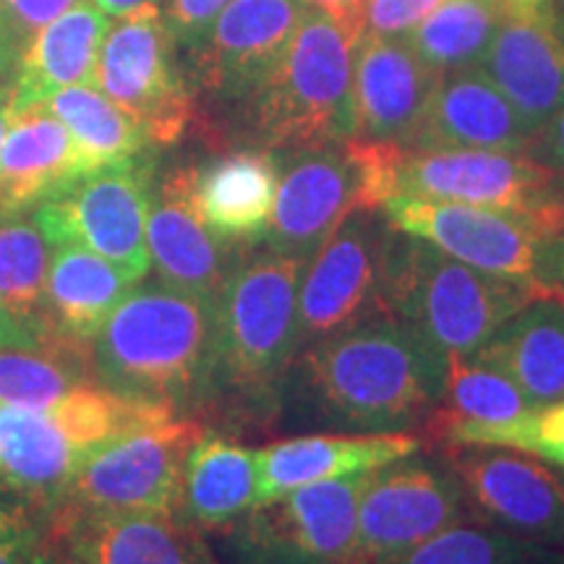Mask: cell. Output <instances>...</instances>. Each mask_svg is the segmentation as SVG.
Segmentation results:
<instances>
[{
  "label": "cell",
  "instance_id": "obj_10",
  "mask_svg": "<svg viewBox=\"0 0 564 564\" xmlns=\"http://www.w3.org/2000/svg\"><path fill=\"white\" fill-rule=\"evenodd\" d=\"M150 199L152 167L137 158L79 175L34 204L32 217L51 246H84L141 280L150 272Z\"/></svg>",
  "mask_w": 564,
  "mask_h": 564
},
{
  "label": "cell",
  "instance_id": "obj_38",
  "mask_svg": "<svg viewBox=\"0 0 564 564\" xmlns=\"http://www.w3.org/2000/svg\"><path fill=\"white\" fill-rule=\"evenodd\" d=\"M230 0H162V19L173 34L175 47L194 53L209 32L212 21Z\"/></svg>",
  "mask_w": 564,
  "mask_h": 564
},
{
  "label": "cell",
  "instance_id": "obj_20",
  "mask_svg": "<svg viewBox=\"0 0 564 564\" xmlns=\"http://www.w3.org/2000/svg\"><path fill=\"white\" fill-rule=\"evenodd\" d=\"M436 79L403 37L364 32L352 45V139L411 144Z\"/></svg>",
  "mask_w": 564,
  "mask_h": 564
},
{
  "label": "cell",
  "instance_id": "obj_25",
  "mask_svg": "<svg viewBox=\"0 0 564 564\" xmlns=\"http://www.w3.org/2000/svg\"><path fill=\"white\" fill-rule=\"evenodd\" d=\"M89 171L66 126L45 105L11 112L0 147V207L30 209Z\"/></svg>",
  "mask_w": 564,
  "mask_h": 564
},
{
  "label": "cell",
  "instance_id": "obj_17",
  "mask_svg": "<svg viewBox=\"0 0 564 564\" xmlns=\"http://www.w3.org/2000/svg\"><path fill=\"white\" fill-rule=\"evenodd\" d=\"M301 17V0H230L192 53L202 89L225 102H249L285 53Z\"/></svg>",
  "mask_w": 564,
  "mask_h": 564
},
{
  "label": "cell",
  "instance_id": "obj_7",
  "mask_svg": "<svg viewBox=\"0 0 564 564\" xmlns=\"http://www.w3.org/2000/svg\"><path fill=\"white\" fill-rule=\"evenodd\" d=\"M369 476L303 486L251 507L215 531L225 564H350Z\"/></svg>",
  "mask_w": 564,
  "mask_h": 564
},
{
  "label": "cell",
  "instance_id": "obj_44",
  "mask_svg": "<svg viewBox=\"0 0 564 564\" xmlns=\"http://www.w3.org/2000/svg\"><path fill=\"white\" fill-rule=\"evenodd\" d=\"M21 51L0 26V108H9L13 87H17Z\"/></svg>",
  "mask_w": 564,
  "mask_h": 564
},
{
  "label": "cell",
  "instance_id": "obj_9",
  "mask_svg": "<svg viewBox=\"0 0 564 564\" xmlns=\"http://www.w3.org/2000/svg\"><path fill=\"white\" fill-rule=\"evenodd\" d=\"M95 87L129 112L150 144H175L194 121V95L175 63L160 6L110 21L97 53Z\"/></svg>",
  "mask_w": 564,
  "mask_h": 564
},
{
  "label": "cell",
  "instance_id": "obj_29",
  "mask_svg": "<svg viewBox=\"0 0 564 564\" xmlns=\"http://www.w3.org/2000/svg\"><path fill=\"white\" fill-rule=\"evenodd\" d=\"M108 24L110 19L91 0H82L42 26L21 51L9 110L34 108L74 84H95L97 53Z\"/></svg>",
  "mask_w": 564,
  "mask_h": 564
},
{
  "label": "cell",
  "instance_id": "obj_40",
  "mask_svg": "<svg viewBox=\"0 0 564 564\" xmlns=\"http://www.w3.org/2000/svg\"><path fill=\"white\" fill-rule=\"evenodd\" d=\"M82 0H3L0 11V26L13 40L19 51H24L26 42L37 34L42 26L51 24L61 13L79 6Z\"/></svg>",
  "mask_w": 564,
  "mask_h": 564
},
{
  "label": "cell",
  "instance_id": "obj_27",
  "mask_svg": "<svg viewBox=\"0 0 564 564\" xmlns=\"http://www.w3.org/2000/svg\"><path fill=\"white\" fill-rule=\"evenodd\" d=\"M533 405L505 373L476 364L474 358H449L440 405L423 429L440 447H491L502 429L528 419Z\"/></svg>",
  "mask_w": 564,
  "mask_h": 564
},
{
  "label": "cell",
  "instance_id": "obj_54",
  "mask_svg": "<svg viewBox=\"0 0 564 564\" xmlns=\"http://www.w3.org/2000/svg\"><path fill=\"white\" fill-rule=\"evenodd\" d=\"M361 3H364V0H361Z\"/></svg>",
  "mask_w": 564,
  "mask_h": 564
},
{
  "label": "cell",
  "instance_id": "obj_19",
  "mask_svg": "<svg viewBox=\"0 0 564 564\" xmlns=\"http://www.w3.org/2000/svg\"><path fill=\"white\" fill-rule=\"evenodd\" d=\"M481 68L528 123L564 110V19L554 6L507 3Z\"/></svg>",
  "mask_w": 564,
  "mask_h": 564
},
{
  "label": "cell",
  "instance_id": "obj_3",
  "mask_svg": "<svg viewBox=\"0 0 564 564\" xmlns=\"http://www.w3.org/2000/svg\"><path fill=\"white\" fill-rule=\"evenodd\" d=\"M306 262L274 251L241 257L215 301L212 398L225 394L251 413L278 411L299 356V288Z\"/></svg>",
  "mask_w": 564,
  "mask_h": 564
},
{
  "label": "cell",
  "instance_id": "obj_39",
  "mask_svg": "<svg viewBox=\"0 0 564 564\" xmlns=\"http://www.w3.org/2000/svg\"><path fill=\"white\" fill-rule=\"evenodd\" d=\"M440 6L442 0H364V32L403 37Z\"/></svg>",
  "mask_w": 564,
  "mask_h": 564
},
{
  "label": "cell",
  "instance_id": "obj_28",
  "mask_svg": "<svg viewBox=\"0 0 564 564\" xmlns=\"http://www.w3.org/2000/svg\"><path fill=\"white\" fill-rule=\"evenodd\" d=\"M84 455L53 415L0 403V486L37 512L58 502Z\"/></svg>",
  "mask_w": 564,
  "mask_h": 564
},
{
  "label": "cell",
  "instance_id": "obj_2",
  "mask_svg": "<svg viewBox=\"0 0 564 564\" xmlns=\"http://www.w3.org/2000/svg\"><path fill=\"white\" fill-rule=\"evenodd\" d=\"M91 377L105 390L181 419L212 398L215 303L171 285H133L91 340Z\"/></svg>",
  "mask_w": 564,
  "mask_h": 564
},
{
  "label": "cell",
  "instance_id": "obj_4",
  "mask_svg": "<svg viewBox=\"0 0 564 564\" xmlns=\"http://www.w3.org/2000/svg\"><path fill=\"white\" fill-rule=\"evenodd\" d=\"M533 299L525 282L481 272L394 230L384 285L387 316L411 329L444 361L476 356Z\"/></svg>",
  "mask_w": 564,
  "mask_h": 564
},
{
  "label": "cell",
  "instance_id": "obj_32",
  "mask_svg": "<svg viewBox=\"0 0 564 564\" xmlns=\"http://www.w3.org/2000/svg\"><path fill=\"white\" fill-rule=\"evenodd\" d=\"M47 110L66 126L91 171L137 160L150 144L141 126L95 84H74L47 97Z\"/></svg>",
  "mask_w": 564,
  "mask_h": 564
},
{
  "label": "cell",
  "instance_id": "obj_50",
  "mask_svg": "<svg viewBox=\"0 0 564 564\" xmlns=\"http://www.w3.org/2000/svg\"><path fill=\"white\" fill-rule=\"evenodd\" d=\"M510 3H518V6H539V3H546V0H510Z\"/></svg>",
  "mask_w": 564,
  "mask_h": 564
},
{
  "label": "cell",
  "instance_id": "obj_18",
  "mask_svg": "<svg viewBox=\"0 0 564 564\" xmlns=\"http://www.w3.org/2000/svg\"><path fill=\"white\" fill-rule=\"evenodd\" d=\"M147 253L158 282L215 303L238 249L209 232L194 202V167H173L154 186L147 215Z\"/></svg>",
  "mask_w": 564,
  "mask_h": 564
},
{
  "label": "cell",
  "instance_id": "obj_36",
  "mask_svg": "<svg viewBox=\"0 0 564 564\" xmlns=\"http://www.w3.org/2000/svg\"><path fill=\"white\" fill-rule=\"evenodd\" d=\"M497 447L518 449L564 470V400L533 408L528 419L502 429Z\"/></svg>",
  "mask_w": 564,
  "mask_h": 564
},
{
  "label": "cell",
  "instance_id": "obj_5",
  "mask_svg": "<svg viewBox=\"0 0 564 564\" xmlns=\"http://www.w3.org/2000/svg\"><path fill=\"white\" fill-rule=\"evenodd\" d=\"M352 45L327 13L303 6L285 53L246 102L262 150H319L356 137Z\"/></svg>",
  "mask_w": 564,
  "mask_h": 564
},
{
  "label": "cell",
  "instance_id": "obj_37",
  "mask_svg": "<svg viewBox=\"0 0 564 564\" xmlns=\"http://www.w3.org/2000/svg\"><path fill=\"white\" fill-rule=\"evenodd\" d=\"M40 514L17 494H0V564H26Z\"/></svg>",
  "mask_w": 564,
  "mask_h": 564
},
{
  "label": "cell",
  "instance_id": "obj_14",
  "mask_svg": "<svg viewBox=\"0 0 564 564\" xmlns=\"http://www.w3.org/2000/svg\"><path fill=\"white\" fill-rule=\"evenodd\" d=\"M379 212L394 230L432 243L457 262L531 285L535 251L544 238L531 215L419 196H394Z\"/></svg>",
  "mask_w": 564,
  "mask_h": 564
},
{
  "label": "cell",
  "instance_id": "obj_53",
  "mask_svg": "<svg viewBox=\"0 0 564 564\" xmlns=\"http://www.w3.org/2000/svg\"><path fill=\"white\" fill-rule=\"evenodd\" d=\"M560 6H562V11H564V0H560Z\"/></svg>",
  "mask_w": 564,
  "mask_h": 564
},
{
  "label": "cell",
  "instance_id": "obj_8",
  "mask_svg": "<svg viewBox=\"0 0 564 564\" xmlns=\"http://www.w3.org/2000/svg\"><path fill=\"white\" fill-rule=\"evenodd\" d=\"M377 212H352L306 262L299 288L301 348L387 316L384 285L394 228Z\"/></svg>",
  "mask_w": 564,
  "mask_h": 564
},
{
  "label": "cell",
  "instance_id": "obj_13",
  "mask_svg": "<svg viewBox=\"0 0 564 564\" xmlns=\"http://www.w3.org/2000/svg\"><path fill=\"white\" fill-rule=\"evenodd\" d=\"M474 523L564 549V470L507 447H447Z\"/></svg>",
  "mask_w": 564,
  "mask_h": 564
},
{
  "label": "cell",
  "instance_id": "obj_43",
  "mask_svg": "<svg viewBox=\"0 0 564 564\" xmlns=\"http://www.w3.org/2000/svg\"><path fill=\"white\" fill-rule=\"evenodd\" d=\"M308 9L327 13L352 42L364 34V3L361 0H301Z\"/></svg>",
  "mask_w": 564,
  "mask_h": 564
},
{
  "label": "cell",
  "instance_id": "obj_21",
  "mask_svg": "<svg viewBox=\"0 0 564 564\" xmlns=\"http://www.w3.org/2000/svg\"><path fill=\"white\" fill-rule=\"evenodd\" d=\"M533 126L512 108L481 66L436 79L421 126L408 147L525 152Z\"/></svg>",
  "mask_w": 564,
  "mask_h": 564
},
{
  "label": "cell",
  "instance_id": "obj_35",
  "mask_svg": "<svg viewBox=\"0 0 564 564\" xmlns=\"http://www.w3.org/2000/svg\"><path fill=\"white\" fill-rule=\"evenodd\" d=\"M392 564H564V549L470 520L436 533Z\"/></svg>",
  "mask_w": 564,
  "mask_h": 564
},
{
  "label": "cell",
  "instance_id": "obj_30",
  "mask_svg": "<svg viewBox=\"0 0 564 564\" xmlns=\"http://www.w3.org/2000/svg\"><path fill=\"white\" fill-rule=\"evenodd\" d=\"M257 505V449L202 432L183 468L178 512L202 533H215Z\"/></svg>",
  "mask_w": 564,
  "mask_h": 564
},
{
  "label": "cell",
  "instance_id": "obj_49",
  "mask_svg": "<svg viewBox=\"0 0 564 564\" xmlns=\"http://www.w3.org/2000/svg\"><path fill=\"white\" fill-rule=\"evenodd\" d=\"M9 123H11V110L9 108H0V147H3V139H6V131H9Z\"/></svg>",
  "mask_w": 564,
  "mask_h": 564
},
{
  "label": "cell",
  "instance_id": "obj_31",
  "mask_svg": "<svg viewBox=\"0 0 564 564\" xmlns=\"http://www.w3.org/2000/svg\"><path fill=\"white\" fill-rule=\"evenodd\" d=\"M51 253L53 246L32 212L0 207V308L37 335L47 348H55L42 324Z\"/></svg>",
  "mask_w": 564,
  "mask_h": 564
},
{
  "label": "cell",
  "instance_id": "obj_51",
  "mask_svg": "<svg viewBox=\"0 0 564 564\" xmlns=\"http://www.w3.org/2000/svg\"><path fill=\"white\" fill-rule=\"evenodd\" d=\"M489 3H510V0H489Z\"/></svg>",
  "mask_w": 564,
  "mask_h": 564
},
{
  "label": "cell",
  "instance_id": "obj_41",
  "mask_svg": "<svg viewBox=\"0 0 564 564\" xmlns=\"http://www.w3.org/2000/svg\"><path fill=\"white\" fill-rule=\"evenodd\" d=\"M531 288L541 299H554L564 306V232H546L541 238Z\"/></svg>",
  "mask_w": 564,
  "mask_h": 564
},
{
  "label": "cell",
  "instance_id": "obj_15",
  "mask_svg": "<svg viewBox=\"0 0 564 564\" xmlns=\"http://www.w3.org/2000/svg\"><path fill=\"white\" fill-rule=\"evenodd\" d=\"M361 165L350 141L282 152L280 183L264 230V249L308 262L361 204Z\"/></svg>",
  "mask_w": 564,
  "mask_h": 564
},
{
  "label": "cell",
  "instance_id": "obj_23",
  "mask_svg": "<svg viewBox=\"0 0 564 564\" xmlns=\"http://www.w3.org/2000/svg\"><path fill=\"white\" fill-rule=\"evenodd\" d=\"M139 282L137 274L84 246H53L42 314L47 340L55 348L89 352L112 308Z\"/></svg>",
  "mask_w": 564,
  "mask_h": 564
},
{
  "label": "cell",
  "instance_id": "obj_24",
  "mask_svg": "<svg viewBox=\"0 0 564 564\" xmlns=\"http://www.w3.org/2000/svg\"><path fill=\"white\" fill-rule=\"evenodd\" d=\"M280 183V158L241 150L194 167V202L215 238L232 249L262 243Z\"/></svg>",
  "mask_w": 564,
  "mask_h": 564
},
{
  "label": "cell",
  "instance_id": "obj_33",
  "mask_svg": "<svg viewBox=\"0 0 564 564\" xmlns=\"http://www.w3.org/2000/svg\"><path fill=\"white\" fill-rule=\"evenodd\" d=\"M507 3L442 0L419 26L403 34L413 53L436 76L481 66Z\"/></svg>",
  "mask_w": 564,
  "mask_h": 564
},
{
  "label": "cell",
  "instance_id": "obj_26",
  "mask_svg": "<svg viewBox=\"0 0 564 564\" xmlns=\"http://www.w3.org/2000/svg\"><path fill=\"white\" fill-rule=\"evenodd\" d=\"M470 358L505 373L533 408L560 403L564 400V306L535 295Z\"/></svg>",
  "mask_w": 564,
  "mask_h": 564
},
{
  "label": "cell",
  "instance_id": "obj_46",
  "mask_svg": "<svg viewBox=\"0 0 564 564\" xmlns=\"http://www.w3.org/2000/svg\"><path fill=\"white\" fill-rule=\"evenodd\" d=\"M6 348H17V350H55V348H47L45 343L40 340L37 335L30 333L26 327H21V324L13 319L11 314H6L3 308H0V350Z\"/></svg>",
  "mask_w": 564,
  "mask_h": 564
},
{
  "label": "cell",
  "instance_id": "obj_52",
  "mask_svg": "<svg viewBox=\"0 0 564 564\" xmlns=\"http://www.w3.org/2000/svg\"><path fill=\"white\" fill-rule=\"evenodd\" d=\"M0 11H3V0H0Z\"/></svg>",
  "mask_w": 564,
  "mask_h": 564
},
{
  "label": "cell",
  "instance_id": "obj_12",
  "mask_svg": "<svg viewBox=\"0 0 564 564\" xmlns=\"http://www.w3.org/2000/svg\"><path fill=\"white\" fill-rule=\"evenodd\" d=\"M460 523H470V514L453 470L408 455L371 470L358 502L350 564H392Z\"/></svg>",
  "mask_w": 564,
  "mask_h": 564
},
{
  "label": "cell",
  "instance_id": "obj_1",
  "mask_svg": "<svg viewBox=\"0 0 564 564\" xmlns=\"http://www.w3.org/2000/svg\"><path fill=\"white\" fill-rule=\"evenodd\" d=\"M447 361L392 316L301 348L280 403L306 426L400 434L440 405Z\"/></svg>",
  "mask_w": 564,
  "mask_h": 564
},
{
  "label": "cell",
  "instance_id": "obj_48",
  "mask_svg": "<svg viewBox=\"0 0 564 564\" xmlns=\"http://www.w3.org/2000/svg\"><path fill=\"white\" fill-rule=\"evenodd\" d=\"M108 19L126 17V13L144 9V6H160L162 0H91Z\"/></svg>",
  "mask_w": 564,
  "mask_h": 564
},
{
  "label": "cell",
  "instance_id": "obj_16",
  "mask_svg": "<svg viewBox=\"0 0 564 564\" xmlns=\"http://www.w3.org/2000/svg\"><path fill=\"white\" fill-rule=\"evenodd\" d=\"M37 514L79 564H223L181 512L53 507Z\"/></svg>",
  "mask_w": 564,
  "mask_h": 564
},
{
  "label": "cell",
  "instance_id": "obj_11",
  "mask_svg": "<svg viewBox=\"0 0 564 564\" xmlns=\"http://www.w3.org/2000/svg\"><path fill=\"white\" fill-rule=\"evenodd\" d=\"M202 432L194 419H173L97 444L53 507L178 512L183 468Z\"/></svg>",
  "mask_w": 564,
  "mask_h": 564
},
{
  "label": "cell",
  "instance_id": "obj_42",
  "mask_svg": "<svg viewBox=\"0 0 564 564\" xmlns=\"http://www.w3.org/2000/svg\"><path fill=\"white\" fill-rule=\"evenodd\" d=\"M525 154L552 173L556 181H564V110L554 112L544 123L535 126Z\"/></svg>",
  "mask_w": 564,
  "mask_h": 564
},
{
  "label": "cell",
  "instance_id": "obj_6",
  "mask_svg": "<svg viewBox=\"0 0 564 564\" xmlns=\"http://www.w3.org/2000/svg\"><path fill=\"white\" fill-rule=\"evenodd\" d=\"M350 147L361 165L364 209H379L394 196H419L533 215L556 181L525 152L429 150L358 139H350Z\"/></svg>",
  "mask_w": 564,
  "mask_h": 564
},
{
  "label": "cell",
  "instance_id": "obj_34",
  "mask_svg": "<svg viewBox=\"0 0 564 564\" xmlns=\"http://www.w3.org/2000/svg\"><path fill=\"white\" fill-rule=\"evenodd\" d=\"M87 352L0 350V403L51 415L76 387L91 382Z\"/></svg>",
  "mask_w": 564,
  "mask_h": 564
},
{
  "label": "cell",
  "instance_id": "obj_47",
  "mask_svg": "<svg viewBox=\"0 0 564 564\" xmlns=\"http://www.w3.org/2000/svg\"><path fill=\"white\" fill-rule=\"evenodd\" d=\"M26 564H79V562H76L74 556H70L40 523V531L34 535Z\"/></svg>",
  "mask_w": 564,
  "mask_h": 564
},
{
  "label": "cell",
  "instance_id": "obj_22",
  "mask_svg": "<svg viewBox=\"0 0 564 564\" xmlns=\"http://www.w3.org/2000/svg\"><path fill=\"white\" fill-rule=\"evenodd\" d=\"M421 436L400 434H308L274 442L257 453L259 505L303 486L335 481L382 468L421 449Z\"/></svg>",
  "mask_w": 564,
  "mask_h": 564
},
{
  "label": "cell",
  "instance_id": "obj_45",
  "mask_svg": "<svg viewBox=\"0 0 564 564\" xmlns=\"http://www.w3.org/2000/svg\"><path fill=\"white\" fill-rule=\"evenodd\" d=\"M531 217L544 236L546 232H564V181H554L546 202Z\"/></svg>",
  "mask_w": 564,
  "mask_h": 564
}]
</instances>
